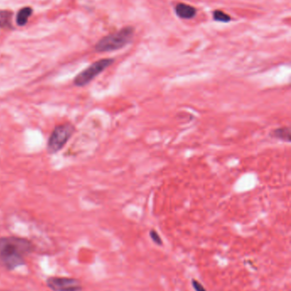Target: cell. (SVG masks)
Listing matches in <instances>:
<instances>
[{
    "instance_id": "cell-1",
    "label": "cell",
    "mask_w": 291,
    "mask_h": 291,
    "mask_svg": "<svg viewBox=\"0 0 291 291\" xmlns=\"http://www.w3.org/2000/svg\"><path fill=\"white\" fill-rule=\"evenodd\" d=\"M32 250V244L25 239L18 237L0 239V261L9 269L22 265L25 257Z\"/></svg>"
},
{
    "instance_id": "cell-2",
    "label": "cell",
    "mask_w": 291,
    "mask_h": 291,
    "mask_svg": "<svg viewBox=\"0 0 291 291\" xmlns=\"http://www.w3.org/2000/svg\"><path fill=\"white\" fill-rule=\"evenodd\" d=\"M134 29L132 26H126L119 32L105 36L96 43L95 49L98 52H110L122 49L128 45L134 38Z\"/></svg>"
},
{
    "instance_id": "cell-3",
    "label": "cell",
    "mask_w": 291,
    "mask_h": 291,
    "mask_svg": "<svg viewBox=\"0 0 291 291\" xmlns=\"http://www.w3.org/2000/svg\"><path fill=\"white\" fill-rule=\"evenodd\" d=\"M74 126L71 124H60L55 127L50 136L47 150L50 153H56L64 147L74 133Z\"/></svg>"
},
{
    "instance_id": "cell-4",
    "label": "cell",
    "mask_w": 291,
    "mask_h": 291,
    "mask_svg": "<svg viewBox=\"0 0 291 291\" xmlns=\"http://www.w3.org/2000/svg\"><path fill=\"white\" fill-rule=\"evenodd\" d=\"M113 62L114 59H111V58L101 59L94 62L90 66H88V68L80 72L74 78V83L76 86L82 87L86 85L94 80V78L98 77L100 73H102L105 69H107L108 66L113 64Z\"/></svg>"
},
{
    "instance_id": "cell-5",
    "label": "cell",
    "mask_w": 291,
    "mask_h": 291,
    "mask_svg": "<svg viewBox=\"0 0 291 291\" xmlns=\"http://www.w3.org/2000/svg\"><path fill=\"white\" fill-rule=\"evenodd\" d=\"M47 286L54 291H80L82 290L79 280L68 278H50Z\"/></svg>"
},
{
    "instance_id": "cell-6",
    "label": "cell",
    "mask_w": 291,
    "mask_h": 291,
    "mask_svg": "<svg viewBox=\"0 0 291 291\" xmlns=\"http://www.w3.org/2000/svg\"><path fill=\"white\" fill-rule=\"evenodd\" d=\"M175 14L180 19L190 20L195 17L196 14V9L193 6L186 3H180L175 6Z\"/></svg>"
},
{
    "instance_id": "cell-7",
    "label": "cell",
    "mask_w": 291,
    "mask_h": 291,
    "mask_svg": "<svg viewBox=\"0 0 291 291\" xmlns=\"http://www.w3.org/2000/svg\"><path fill=\"white\" fill-rule=\"evenodd\" d=\"M270 136L272 138L284 141V142H290V127H280L276 128L272 131Z\"/></svg>"
},
{
    "instance_id": "cell-8",
    "label": "cell",
    "mask_w": 291,
    "mask_h": 291,
    "mask_svg": "<svg viewBox=\"0 0 291 291\" xmlns=\"http://www.w3.org/2000/svg\"><path fill=\"white\" fill-rule=\"evenodd\" d=\"M32 13V9L30 7H24L22 9H20L16 15V23L19 26H22L26 25L28 18L31 16Z\"/></svg>"
},
{
    "instance_id": "cell-9",
    "label": "cell",
    "mask_w": 291,
    "mask_h": 291,
    "mask_svg": "<svg viewBox=\"0 0 291 291\" xmlns=\"http://www.w3.org/2000/svg\"><path fill=\"white\" fill-rule=\"evenodd\" d=\"M12 14L6 10H0V27L8 28L12 26Z\"/></svg>"
},
{
    "instance_id": "cell-10",
    "label": "cell",
    "mask_w": 291,
    "mask_h": 291,
    "mask_svg": "<svg viewBox=\"0 0 291 291\" xmlns=\"http://www.w3.org/2000/svg\"><path fill=\"white\" fill-rule=\"evenodd\" d=\"M212 18H214V20H216V21H218V22L226 23V22L230 21V15H228L224 12L222 11V10H218V9L214 10L212 13Z\"/></svg>"
},
{
    "instance_id": "cell-11",
    "label": "cell",
    "mask_w": 291,
    "mask_h": 291,
    "mask_svg": "<svg viewBox=\"0 0 291 291\" xmlns=\"http://www.w3.org/2000/svg\"><path fill=\"white\" fill-rule=\"evenodd\" d=\"M150 238H152V240H153V242H154V244H156V245H162V241L160 240V236H159V234H158L156 231H150Z\"/></svg>"
},
{
    "instance_id": "cell-12",
    "label": "cell",
    "mask_w": 291,
    "mask_h": 291,
    "mask_svg": "<svg viewBox=\"0 0 291 291\" xmlns=\"http://www.w3.org/2000/svg\"><path fill=\"white\" fill-rule=\"evenodd\" d=\"M192 285L193 288L195 289L196 291H207L204 286H202L201 284L196 281V280H193Z\"/></svg>"
}]
</instances>
